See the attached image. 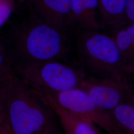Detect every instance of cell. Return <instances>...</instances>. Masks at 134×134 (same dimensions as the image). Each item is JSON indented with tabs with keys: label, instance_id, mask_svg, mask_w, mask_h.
I'll return each mask as SVG.
<instances>
[{
	"label": "cell",
	"instance_id": "1",
	"mask_svg": "<svg viewBox=\"0 0 134 134\" xmlns=\"http://www.w3.org/2000/svg\"><path fill=\"white\" fill-rule=\"evenodd\" d=\"M5 121L12 134H59L56 115L14 72L0 87Z\"/></svg>",
	"mask_w": 134,
	"mask_h": 134
},
{
	"label": "cell",
	"instance_id": "2",
	"mask_svg": "<svg viewBox=\"0 0 134 134\" xmlns=\"http://www.w3.org/2000/svg\"><path fill=\"white\" fill-rule=\"evenodd\" d=\"M77 37L80 65L87 75L120 79L133 74L134 67L125 61L112 37L82 29Z\"/></svg>",
	"mask_w": 134,
	"mask_h": 134
},
{
	"label": "cell",
	"instance_id": "3",
	"mask_svg": "<svg viewBox=\"0 0 134 134\" xmlns=\"http://www.w3.org/2000/svg\"><path fill=\"white\" fill-rule=\"evenodd\" d=\"M65 31L41 20L26 26L12 55L13 65L64 59L70 50Z\"/></svg>",
	"mask_w": 134,
	"mask_h": 134
},
{
	"label": "cell",
	"instance_id": "4",
	"mask_svg": "<svg viewBox=\"0 0 134 134\" xmlns=\"http://www.w3.org/2000/svg\"><path fill=\"white\" fill-rule=\"evenodd\" d=\"M15 74L34 90L61 91L77 87L87 75L79 65L72 66L52 60L13 65Z\"/></svg>",
	"mask_w": 134,
	"mask_h": 134
},
{
	"label": "cell",
	"instance_id": "5",
	"mask_svg": "<svg viewBox=\"0 0 134 134\" xmlns=\"http://www.w3.org/2000/svg\"><path fill=\"white\" fill-rule=\"evenodd\" d=\"M34 91L48 96L59 105L91 120L109 134H125L115 123L110 111L97 105L79 87L61 91Z\"/></svg>",
	"mask_w": 134,
	"mask_h": 134
},
{
	"label": "cell",
	"instance_id": "6",
	"mask_svg": "<svg viewBox=\"0 0 134 134\" xmlns=\"http://www.w3.org/2000/svg\"><path fill=\"white\" fill-rule=\"evenodd\" d=\"M129 77L116 79L87 75L77 87L85 91L98 106L109 111L134 96Z\"/></svg>",
	"mask_w": 134,
	"mask_h": 134
},
{
	"label": "cell",
	"instance_id": "7",
	"mask_svg": "<svg viewBox=\"0 0 134 134\" xmlns=\"http://www.w3.org/2000/svg\"><path fill=\"white\" fill-rule=\"evenodd\" d=\"M41 20L66 30L75 26L71 0H30Z\"/></svg>",
	"mask_w": 134,
	"mask_h": 134
},
{
	"label": "cell",
	"instance_id": "8",
	"mask_svg": "<svg viewBox=\"0 0 134 134\" xmlns=\"http://www.w3.org/2000/svg\"><path fill=\"white\" fill-rule=\"evenodd\" d=\"M35 92L59 118L66 134H102L91 120L59 105L48 96Z\"/></svg>",
	"mask_w": 134,
	"mask_h": 134
},
{
	"label": "cell",
	"instance_id": "9",
	"mask_svg": "<svg viewBox=\"0 0 134 134\" xmlns=\"http://www.w3.org/2000/svg\"><path fill=\"white\" fill-rule=\"evenodd\" d=\"M71 5L75 25L86 30H98L103 27L98 19V0H71Z\"/></svg>",
	"mask_w": 134,
	"mask_h": 134
},
{
	"label": "cell",
	"instance_id": "10",
	"mask_svg": "<svg viewBox=\"0 0 134 134\" xmlns=\"http://www.w3.org/2000/svg\"><path fill=\"white\" fill-rule=\"evenodd\" d=\"M125 0H98V9L102 20L112 31L128 24L125 16Z\"/></svg>",
	"mask_w": 134,
	"mask_h": 134
},
{
	"label": "cell",
	"instance_id": "11",
	"mask_svg": "<svg viewBox=\"0 0 134 134\" xmlns=\"http://www.w3.org/2000/svg\"><path fill=\"white\" fill-rule=\"evenodd\" d=\"M113 39L125 61L134 67V23L113 31Z\"/></svg>",
	"mask_w": 134,
	"mask_h": 134
},
{
	"label": "cell",
	"instance_id": "12",
	"mask_svg": "<svg viewBox=\"0 0 134 134\" xmlns=\"http://www.w3.org/2000/svg\"><path fill=\"white\" fill-rule=\"evenodd\" d=\"M109 111L115 123L125 134H134V96Z\"/></svg>",
	"mask_w": 134,
	"mask_h": 134
},
{
	"label": "cell",
	"instance_id": "13",
	"mask_svg": "<svg viewBox=\"0 0 134 134\" xmlns=\"http://www.w3.org/2000/svg\"><path fill=\"white\" fill-rule=\"evenodd\" d=\"M14 72L12 55L0 42V87Z\"/></svg>",
	"mask_w": 134,
	"mask_h": 134
},
{
	"label": "cell",
	"instance_id": "14",
	"mask_svg": "<svg viewBox=\"0 0 134 134\" xmlns=\"http://www.w3.org/2000/svg\"><path fill=\"white\" fill-rule=\"evenodd\" d=\"M13 9L12 0H0V27L9 19Z\"/></svg>",
	"mask_w": 134,
	"mask_h": 134
},
{
	"label": "cell",
	"instance_id": "15",
	"mask_svg": "<svg viewBox=\"0 0 134 134\" xmlns=\"http://www.w3.org/2000/svg\"><path fill=\"white\" fill-rule=\"evenodd\" d=\"M125 14L128 23H134V0H125Z\"/></svg>",
	"mask_w": 134,
	"mask_h": 134
},
{
	"label": "cell",
	"instance_id": "16",
	"mask_svg": "<svg viewBox=\"0 0 134 134\" xmlns=\"http://www.w3.org/2000/svg\"><path fill=\"white\" fill-rule=\"evenodd\" d=\"M12 134L10 128L6 123L0 121V134Z\"/></svg>",
	"mask_w": 134,
	"mask_h": 134
},
{
	"label": "cell",
	"instance_id": "17",
	"mask_svg": "<svg viewBox=\"0 0 134 134\" xmlns=\"http://www.w3.org/2000/svg\"><path fill=\"white\" fill-rule=\"evenodd\" d=\"M0 121H2V122H4L5 123V118H4V115L3 106V104H2V100L1 99V97H0Z\"/></svg>",
	"mask_w": 134,
	"mask_h": 134
}]
</instances>
